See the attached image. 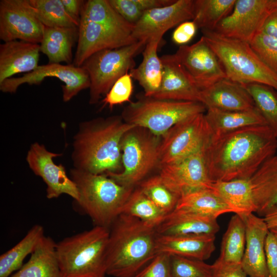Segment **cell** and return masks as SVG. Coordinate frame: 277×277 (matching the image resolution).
Here are the masks:
<instances>
[{"label":"cell","mask_w":277,"mask_h":277,"mask_svg":"<svg viewBox=\"0 0 277 277\" xmlns=\"http://www.w3.org/2000/svg\"><path fill=\"white\" fill-rule=\"evenodd\" d=\"M277 150V138L268 125L245 127L211 137L204 156L210 180H249Z\"/></svg>","instance_id":"6da1fadb"},{"label":"cell","mask_w":277,"mask_h":277,"mask_svg":"<svg viewBox=\"0 0 277 277\" xmlns=\"http://www.w3.org/2000/svg\"><path fill=\"white\" fill-rule=\"evenodd\" d=\"M134 126L119 116L81 122L73 137V168L95 174L120 172L122 140Z\"/></svg>","instance_id":"7a4b0ae2"},{"label":"cell","mask_w":277,"mask_h":277,"mask_svg":"<svg viewBox=\"0 0 277 277\" xmlns=\"http://www.w3.org/2000/svg\"><path fill=\"white\" fill-rule=\"evenodd\" d=\"M156 228L122 213L109 228L106 273L114 277H134L156 254Z\"/></svg>","instance_id":"3957f363"},{"label":"cell","mask_w":277,"mask_h":277,"mask_svg":"<svg viewBox=\"0 0 277 277\" xmlns=\"http://www.w3.org/2000/svg\"><path fill=\"white\" fill-rule=\"evenodd\" d=\"M134 27L116 11L108 0L85 1L73 64L81 67L98 51L136 42L132 36Z\"/></svg>","instance_id":"277c9868"},{"label":"cell","mask_w":277,"mask_h":277,"mask_svg":"<svg viewBox=\"0 0 277 277\" xmlns=\"http://www.w3.org/2000/svg\"><path fill=\"white\" fill-rule=\"evenodd\" d=\"M70 177L77 188L78 207L95 223L109 228L122 213L134 188L121 185L105 174L72 168Z\"/></svg>","instance_id":"5b68a950"},{"label":"cell","mask_w":277,"mask_h":277,"mask_svg":"<svg viewBox=\"0 0 277 277\" xmlns=\"http://www.w3.org/2000/svg\"><path fill=\"white\" fill-rule=\"evenodd\" d=\"M109 229L95 226L56 243L61 277H105Z\"/></svg>","instance_id":"8992f818"},{"label":"cell","mask_w":277,"mask_h":277,"mask_svg":"<svg viewBox=\"0 0 277 277\" xmlns=\"http://www.w3.org/2000/svg\"><path fill=\"white\" fill-rule=\"evenodd\" d=\"M203 36L217 56L227 78L245 85L256 83L277 91V75L257 55L249 43L202 30Z\"/></svg>","instance_id":"52a82bcc"},{"label":"cell","mask_w":277,"mask_h":277,"mask_svg":"<svg viewBox=\"0 0 277 277\" xmlns=\"http://www.w3.org/2000/svg\"><path fill=\"white\" fill-rule=\"evenodd\" d=\"M206 110L200 102L161 100L144 95L136 102H130L121 116L125 122L161 137L177 123Z\"/></svg>","instance_id":"ba28073f"},{"label":"cell","mask_w":277,"mask_h":277,"mask_svg":"<svg viewBox=\"0 0 277 277\" xmlns=\"http://www.w3.org/2000/svg\"><path fill=\"white\" fill-rule=\"evenodd\" d=\"M161 137L134 126L124 135L121 142L122 169L106 174L119 184L134 188L159 165Z\"/></svg>","instance_id":"9c48e42d"},{"label":"cell","mask_w":277,"mask_h":277,"mask_svg":"<svg viewBox=\"0 0 277 277\" xmlns=\"http://www.w3.org/2000/svg\"><path fill=\"white\" fill-rule=\"evenodd\" d=\"M146 44L139 41L120 48L103 50L84 62L81 67L90 79V104L98 103L118 78L135 68L134 57L143 52Z\"/></svg>","instance_id":"30bf717a"},{"label":"cell","mask_w":277,"mask_h":277,"mask_svg":"<svg viewBox=\"0 0 277 277\" xmlns=\"http://www.w3.org/2000/svg\"><path fill=\"white\" fill-rule=\"evenodd\" d=\"M211 137L205 113L181 121L161 137L159 166L179 161L203 149Z\"/></svg>","instance_id":"8fae6325"},{"label":"cell","mask_w":277,"mask_h":277,"mask_svg":"<svg viewBox=\"0 0 277 277\" xmlns=\"http://www.w3.org/2000/svg\"><path fill=\"white\" fill-rule=\"evenodd\" d=\"M276 8L277 0H236L231 13L214 31L224 37L249 43Z\"/></svg>","instance_id":"7c38bea8"},{"label":"cell","mask_w":277,"mask_h":277,"mask_svg":"<svg viewBox=\"0 0 277 277\" xmlns=\"http://www.w3.org/2000/svg\"><path fill=\"white\" fill-rule=\"evenodd\" d=\"M53 77L61 81L62 97L64 102L70 101L83 90L89 88V75L81 67L73 64L48 63L39 65L33 71L19 77H12L0 83V90L4 93H15L18 87L24 84L39 85L46 77Z\"/></svg>","instance_id":"4fadbf2b"},{"label":"cell","mask_w":277,"mask_h":277,"mask_svg":"<svg viewBox=\"0 0 277 277\" xmlns=\"http://www.w3.org/2000/svg\"><path fill=\"white\" fill-rule=\"evenodd\" d=\"M44 26L29 0L0 1V39L40 44Z\"/></svg>","instance_id":"5bb4252c"},{"label":"cell","mask_w":277,"mask_h":277,"mask_svg":"<svg viewBox=\"0 0 277 277\" xmlns=\"http://www.w3.org/2000/svg\"><path fill=\"white\" fill-rule=\"evenodd\" d=\"M61 153L49 151L43 144H32L28 151L26 161L32 172L42 178L46 185V197L48 199L58 197L63 194L76 201L78 193L73 181L66 173L65 167L56 165L53 158Z\"/></svg>","instance_id":"9a60e30c"},{"label":"cell","mask_w":277,"mask_h":277,"mask_svg":"<svg viewBox=\"0 0 277 277\" xmlns=\"http://www.w3.org/2000/svg\"><path fill=\"white\" fill-rule=\"evenodd\" d=\"M174 55L200 90L227 78L217 56L203 36L191 45L181 46Z\"/></svg>","instance_id":"2e32d148"},{"label":"cell","mask_w":277,"mask_h":277,"mask_svg":"<svg viewBox=\"0 0 277 277\" xmlns=\"http://www.w3.org/2000/svg\"><path fill=\"white\" fill-rule=\"evenodd\" d=\"M193 13L194 0H175L168 6L148 10L134 25L132 37L146 43L155 38H162L170 29L192 20Z\"/></svg>","instance_id":"e0dca14e"},{"label":"cell","mask_w":277,"mask_h":277,"mask_svg":"<svg viewBox=\"0 0 277 277\" xmlns=\"http://www.w3.org/2000/svg\"><path fill=\"white\" fill-rule=\"evenodd\" d=\"M201 149L174 163L160 166L159 175L164 183L181 196L187 193L210 188V180Z\"/></svg>","instance_id":"ac0fdd59"},{"label":"cell","mask_w":277,"mask_h":277,"mask_svg":"<svg viewBox=\"0 0 277 277\" xmlns=\"http://www.w3.org/2000/svg\"><path fill=\"white\" fill-rule=\"evenodd\" d=\"M161 60L163 68L162 81L160 89L152 97L200 102V89L174 54L164 55Z\"/></svg>","instance_id":"d6986e66"},{"label":"cell","mask_w":277,"mask_h":277,"mask_svg":"<svg viewBox=\"0 0 277 277\" xmlns=\"http://www.w3.org/2000/svg\"><path fill=\"white\" fill-rule=\"evenodd\" d=\"M242 219L245 224L246 244L242 267L248 277H268L265 242L269 229L264 218L254 213Z\"/></svg>","instance_id":"ffe728a7"},{"label":"cell","mask_w":277,"mask_h":277,"mask_svg":"<svg viewBox=\"0 0 277 277\" xmlns=\"http://www.w3.org/2000/svg\"><path fill=\"white\" fill-rule=\"evenodd\" d=\"M200 102L208 109L243 111L254 108V102L244 86L227 78L200 90Z\"/></svg>","instance_id":"44dd1931"},{"label":"cell","mask_w":277,"mask_h":277,"mask_svg":"<svg viewBox=\"0 0 277 277\" xmlns=\"http://www.w3.org/2000/svg\"><path fill=\"white\" fill-rule=\"evenodd\" d=\"M39 44L12 41L0 45V83L21 73H29L39 65Z\"/></svg>","instance_id":"7402d4cb"},{"label":"cell","mask_w":277,"mask_h":277,"mask_svg":"<svg viewBox=\"0 0 277 277\" xmlns=\"http://www.w3.org/2000/svg\"><path fill=\"white\" fill-rule=\"evenodd\" d=\"M215 235H166L157 234L156 253L205 261L214 251Z\"/></svg>","instance_id":"603a6c76"},{"label":"cell","mask_w":277,"mask_h":277,"mask_svg":"<svg viewBox=\"0 0 277 277\" xmlns=\"http://www.w3.org/2000/svg\"><path fill=\"white\" fill-rule=\"evenodd\" d=\"M219 230L217 219L177 208L156 228L157 234L166 235H215Z\"/></svg>","instance_id":"cb8c5ba5"},{"label":"cell","mask_w":277,"mask_h":277,"mask_svg":"<svg viewBox=\"0 0 277 277\" xmlns=\"http://www.w3.org/2000/svg\"><path fill=\"white\" fill-rule=\"evenodd\" d=\"M256 212L264 216L277 211V155L267 160L249 179Z\"/></svg>","instance_id":"d4e9b609"},{"label":"cell","mask_w":277,"mask_h":277,"mask_svg":"<svg viewBox=\"0 0 277 277\" xmlns=\"http://www.w3.org/2000/svg\"><path fill=\"white\" fill-rule=\"evenodd\" d=\"M10 277H61L56 243L44 235L28 262Z\"/></svg>","instance_id":"484cf974"},{"label":"cell","mask_w":277,"mask_h":277,"mask_svg":"<svg viewBox=\"0 0 277 277\" xmlns=\"http://www.w3.org/2000/svg\"><path fill=\"white\" fill-rule=\"evenodd\" d=\"M205 116L211 137L219 136L245 127L267 125L259 111L254 108L243 111H223L207 109Z\"/></svg>","instance_id":"4316f807"},{"label":"cell","mask_w":277,"mask_h":277,"mask_svg":"<svg viewBox=\"0 0 277 277\" xmlns=\"http://www.w3.org/2000/svg\"><path fill=\"white\" fill-rule=\"evenodd\" d=\"M162 38H155L148 42L143 51V60L139 66L129 72L144 91V95L152 97L160 89L163 68L161 57L157 55L159 45Z\"/></svg>","instance_id":"83f0119b"},{"label":"cell","mask_w":277,"mask_h":277,"mask_svg":"<svg viewBox=\"0 0 277 277\" xmlns=\"http://www.w3.org/2000/svg\"><path fill=\"white\" fill-rule=\"evenodd\" d=\"M78 35V28L44 26L41 52L45 54L48 63L71 64L72 48Z\"/></svg>","instance_id":"f1b7e54d"},{"label":"cell","mask_w":277,"mask_h":277,"mask_svg":"<svg viewBox=\"0 0 277 277\" xmlns=\"http://www.w3.org/2000/svg\"><path fill=\"white\" fill-rule=\"evenodd\" d=\"M242 218L256 212L249 180L212 182L210 188Z\"/></svg>","instance_id":"f546056e"},{"label":"cell","mask_w":277,"mask_h":277,"mask_svg":"<svg viewBox=\"0 0 277 277\" xmlns=\"http://www.w3.org/2000/svg\"><path fill=\"white\" fill-rule=\"evenodd\" d=\"M175 208L185 209L217 219L233 210L211 188L194 190L182 195Z\"/></svg>","instance_id":"4dcf8cb0"},{"label":"cell","mask_w":277,"mask_h":277,"mask_svg":"<svg viewBox=\"0 0 277 277\" xmlns=\"http://www.w3.org/2000/svg\"><path fill=\"white\" fill-rule=\"evenodd\" d=\"M44 235L43 227L34 225L20 241L1 254L0 277H10L13 272L19 270L26 257L32 253Z\"/></svg>","instance_id":"1f68e13d"},{"label":"cell","mask_w":277,"mask_h":277,"mask_svg":"<svg viewBox=\"0 0 277 277\" xmlns=\"http://www.w3.org/2000/svg\"><path fill=\"white\" fill-rule=\"evenodd\" d=\"M246 244V228L243 219L235 214L230 219L222 240L217 261L241 264Z\"/></svg>","instance_id":"d6a6232c"},{"label":"cell","mask_w":277,"mask_h":277,"mask_svg":"<svg viewBox=\"0 0 277 277\" xmlns=\"http://www.w3.org/2000/svg\"><path fill=\"white\" fill-rule=\"evenodd\" d=\"M236 0H194L192 21L197 28L214 31L232 11Z\"/></svg>","instance_id":"836d02e7"},{"label":"cell","mask_w":277,"mask_h":277,"mask_svg":"<svg viewBox=\"0 0 277 277\" xmlns=\"http://www.w3.org/2000/svg\"><path fill=\"white\" fill-rule=\"evenodd\" d=\"M122 213L136 217L155 228L167 214L151 201L140 188L133 190Z\"/></svg>","instance_id":"e575fe53"},{"label":"cell","mask_w":277,"mask_h":277,"mask_svg":"<svg viewBox=\"0 0 277 277\" xmlns=\"http://www.w3.org/2000/svg\"><path fill=\"white\" fill-rule=\"evenodd\" d=\"M29 2L44 26L78 28L80 22L67 12L61 0H29Z\"/></svg>","instance_id":"d590c367"},{"label":"cell","mask_w":277,"mask_h":277,"mask_svg":"<svg viewBox=\"0 0 277 277\" xmlns=\"http://www.w3.org/2000/svg\"><path fill=\"white\" fill-rule=\"evenodd\" d=\"M251 95L267 125L277 138V92L272 87L256 83L243 85Z\"/></svg>","instance_id":"8d00e7d4"},{"label":"cell","mask_w":277,"mask_h":277,"mask_svg":"<svg viewBox=\"0 0 277 277\" xmlns=\"http://www.w3.org/2000/svg\"><path fill=\"white\" fill-rule=\"evenodd\" d=\"M142 191L166 214L174 210L181 197L164 183L159 175L142 182Z\"/></svg>","instance_id":"74e56055"},{"label":"cell","mask_w":277,"mask_h":277,"mask_svg":"<svg viewBox=\"0 0 277 277\" xmlns=\"http://www.w3.org/2000/svg\"><path fill=\"white\" fill-rule=\"evenodd\" d=\"M172 277H212L213 267L204 261L170 255Z\"/></svg>","instance_id":"f35d334b"},{"label":"cell","mask_w":277,"mask_h":277,"mask_svg":"<svg viewBox=\"0 0 277 277\" xmlns=\"http://www.w3.org/2000/svg\"><path fill=\"white\" fill-rule=\"evenodd\" d=\"M249 44L263 62L277 75V39L260 31Z\"/></svg>","instance_id":"ab89813d"},{"label":"cell","mask_w":277,"mask_h":277,"mask_svg":"<svg viewBox=\"0 0 277 277\" xmlns=\"http://www.w3.org/2000/svg\"><path fill=\"white\" fill-rule=\"evenodd\" d=\"M132 78L127 73L118 78L102 100L104 106L112 108L115 105L130 102L133 90Z\"/></svg>","instance_id":"60d3db41"},{"label":"cell","mask_w":277,"mask_h":277,"mask_svg":"<svg viewBox=\"0 0 277 277\" xmlns=\"http://www.w3.org/2000/svg\"><path fill=\"white\" fill-rule=\"evenodd\" d=\"M134 277H172L170 255L156 254Z\"/></svg>","instance_id":"b9f144b4"},{"label":"cell","mask_w":277,"mask_h":277,"mask_svg":"<svg viewBox=\"0 0 277 277\" xmlns=\"http://www.w3.org/2000/svg\"><path fill=\"white\" fill-rule=\"evenodd\" d=\"M111 6L126 21L135 25L141 19L144 12L135 0H108Z\"/></svg>","instance_id":"7bdbcfd3"},{"label":"cell","mask_w":277,"mask_h":277,"mask_svg":"<svg viewBox=\"0 0 277 277\" xmlns=\"http://www.w3.org/2000/svg\"><path fill=\"white\" fill-rule=\"evenodd\" d=\"M268 277H277V236L269 231L265 242Z\"/></svg>","instance_id":"ee69618b"},{"label":"cell","mask_w":277,"mask_h":277,"mask_svg":"<svg viewBox=\"0 0 277 277\" xmlns=\"http://www.w3.org/2000/svg\"><path fill=\"white\" fill-rule=\"evenodd\" d=\"M212 265V277H248L241 264L226 263L216 260Z\"/></svg>","instance_id":"f6af8a7d"},{"label":"cell","mask_w":277,"mask_h":277,"mask_svg":"<svg viewBox=\"0 0 277 277\" xmlns=\"http://www.w3.org/2000/svg\"><path fill=\"white\" fill-rule=\"evenodd\" d=\"M197 28L192 21H186L180 24L174 30L172 35L174 43L183 46L189 43L194 36Z\"/></svg>","instance_id":"bcb514c9"},{"label":"cell","mask_w":277,"mask_h":277,"mask_svg":"<svg viewBox=\"0 0 277 277\" xmlns=\"http://www.w3.org/2000/svg\"><path fill=\"white\" fill-rule=\"evenodd\" d=\"M175 1V0H135L144 12L148 10L168 6Z\"/></svg>","instance_id":"7dc6e473"},{"label":"cell","mask_w":277,"mask_h":277,"mask_svg":"<svg viewBox=\"0 0 277 277\" xmlns=\"http://www.w3.org/2000/svg\"><path fill=\"white\" fill-rule=\"evenodd\" d=\"M67 12L74 19L80 22L82 8L84 2L82 0H61Z\"/></svg>","instance_id":"c3c4849f"},{"label":"cell","mask_w":277,"mask_h":277,"mask_svg":"<svg viewBox=\"0 0 277 277\" xmlns=\"http://www.w3.org/2000/svg\"><path fill=\"white\" fill-rule=\"evenodd\" d=\"M261 31L277 39V9L266 19Z\"/></svg>","instance_id":"681fc988"},{"label":"cell","mask_w":277,"mask_h":277,"mask_svg":"<svg viewBox=\"0 0 277 277\" xmlns=\"http://www.w3.org/2000/svg\"><path fill=\"white\" fill-rule=\"evenodd\" d=\"M263 218L269 229L277 227V211Z\"/></svg>","instance_id":"f907efd6"},{"label":"cell","mask_w":277,"mask_h":277,"mask_svg":"<svg viewBox=\"0 0 277 277\" xmlns=\"http://www.w3.org/2000/svg\"><path fill=\"white\" fill-rule=\"evenodd\" d=\"M270 231L273 232L277 236V227L269 229Z\"/></svg>","instance_id":"816d5d0a"},{"label":"cell","mask_w":277,"mask_h":277,"mask_svg":"<svg viewBox=\"0 0 277 277\" xmlns=\"http://www.w3.org/2000/svg\"><path fill=\"white\" fill-rule=\"evenodd\" d=\"M276 9H277V8H276Z\"/></svg>","instance_id":"f5cc1de1"}]
</instances>
